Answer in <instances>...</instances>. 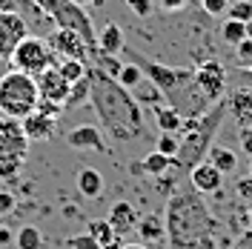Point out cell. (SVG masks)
Instances as JSON below:
<instances>
[{
    "mask_svg": "<svg viewBox=\"0 0 252 249\" xmlns=\"http://www.w3.org/2000/svg\"><path fill=\"white\" fill-rule=\"evenodd\" d=\"M220 40L226 43V46L235 49L241 40H247V23H241V20H232V17H226L223 20V26H220Z\"/></svg>",
    "mask_w": 252,
    "mask_h": 249,
    "instance_id": "28",
    "label": "cell"
},
{
    "mask_svg": "<svg viewBox=\"0 0 252 249\" xmlns=\"http://www.w3.org/2000/svg\"><path fill=\"white\" fill-rule=\"evenodd\" d=\"M160 3H163V9H166V12H178V9H184V3H187V0H160Z\"/></svg>",
    "mask_w": 252,
    "mask_h": 249,
    "instance_id": "46",
    "label": "cell"
},
{
    "mask_svg": "<svg viewBox=\"0 0 252 249\" xmlns=\"http://www.w3.org/2000/svg\"><path fill=\"white\" fill-rule=\"evenodd\" d=\"M72 3H78V6H83V3H92V0H72Z\"/></svg>",
    "mask_w": 252,
    "mask_h": 249,
    "instance_id": "50",
    "label": "cell"
},
{
    "mask_svg": "<svg viewBox=\"0 0 252 249\" xmlns=\"http://www.w3.org/2000/svg\"><path fill=\"white\" fill-rule=\"evenodd\" d=\"M29 34V26H26V20L23 15H17V12H3L0 15V61H9L12 58V52L15 46Z\"/></svg>",
    "mask_w": 252,
    "mask_h": 249,
    "instance_id": "10",
    "label": "cell"
},
{
    "mask_svg": "<svg viewBox=\"0 0 252 249\" xmlns=\"http://www.w3.org/2000/svg\"><path fill=\"white\" fill-rule=\"evenodd\" d=\"M141 169L149 172V175H155V178H160V175H166L169 169H175V157H166L160 155V152H149V155H143L141 160Z\"/></svg>",
    "mask_w": 252,
    "mask_h": 249,
    "instance_id": "27",
    "label": "cell"
},
{
    "mask_svg": "<svg viewBox=\"0 0 252 249\" xmlns=\"http://www.w3.org/2000/svg\"><path fill=\"white\" fill-rule=\"evenodd\" d=\"M238 143H241V152H244L247 157H252V126H241Z\"/></svg>",
    "mask_w": 252,
    "mask_h": 249,
    "instance_id": "38",
    "label": "cell"
},
{
    "mask_svg": "<svg viewBox=\"0 0 252 249\" xmlns=\"http://www.w3.org/2000/svg\"><path fill=\"white\" fill-rule=\"evenodd\" d=\"M86 232H89L94 241L100 244V249H121V247H124V244H121V235L112 229L106 218L89 220V223H86Z\"/></svg>",
    "mask_w": 252,
    "mask_h": 249,
    "instance_id": "19",
    "label": "cell"
},
{
    "mask_svg": "<svg viewBox=\"0 0 252 249\" xmlns=\"http://www.w3.org/2000/svg\"><path fill=\"white\" fill-rule=\"evenodd\" d=\"M58 72H61L63 78L69 80V83H75V80H80L86 72H89V63L83 61H72V58H58Z\"/></svg>",
    "mask_w": 252,
    "mask_h": 249,
    "instance_id": "29",
    "label": "cell"
},
{
    "mask_svg": "<svg viewBox=\"0 0 252 249\" xmlns=\"http://www.w3.org/2000/svg\"><path fill=\"white\" fill-rule=\"evenodd\" d=\"M15 241V235H12V229L9 226H0V247H9Z\"/></svg>",
    "mask_w": 252,
    "mask_h": 249,
    "instance_id": "45",
    "label": "cell"
},
{
    "mask_svg": "<svg viewBox=\"0 0 252 249\" xmlns=\"http://www.w3.org/2000/svg\"><path fill=\"white\" fill-rule=\"evenodd\" d=\"M23 163H26V155L0 146V181H15L17 175L23 172Z\"/></svg>",
    "mask_w": 252,
    "mask_h": 249,
    "instance_id": "22",
    "label": "cell"
},
{
    "mask_svg": "<svg viewBox=\"0 0 252 249\" xmlns=\"http://www.w3.org/2000/svg\"><path fill=\"white\" fill-rule=\"evenodd\" d=\"M106 220H109L112 229L124 238V235L135 232V226H138V220H141V212L135 209V203L115 201L112 203V209H109V215H106Z\"/></svg>",
    "mask_w": 252,
    "mask_h": 249,
    "instance_id": "13",
    "label": "cell"
},
{
    "mask_svg": "<svg viewBox=\"0 0 252 249\" xmlns=\"http://www.w3.org/2000/svg\"><path fill=\"white\" fill-rule=\"evenodd\" d=\"M37 92L43 100H52V103H61L66 106V97H69V89H72V83L63 78L61 72H58V66H49L46 72H40L37 75Z\"/></svg>",
    "mask_w": 252,
    "mask_h": 249,
    "instance_id": "12",
    "label": "cell"
},
{
    "mask_svg": "<svg viewBox=\"0 0 252 249\" xmlns=\"http://www.w3.org/2000/svg\"><path fill=\"white\" fill-rule=\"evenodd\" d=\"M250 178H252V163H250Z\"/></svg>",
    "mask_w": 252,
    "mask_h": 249,
    "instance_id": "53",
    "label": "cell"
},
{
    "mask_svg": "<svg viewBox=\"0 0 252 249\" xmlns=\"http://www.w3.org/2000/svg\"><path fill=\"white\" fill-rule=\"evenodd\" d=\"M235 55H238L244 63L252 61V40H250V37H247V40H241V43L235 46Z\"/></svg>",
    "mask_w": 252,
    "mask_h": 249,
    "instance_id": "40",
    "label": "cell"
},
{
    "mask_svg": "<svg viewBox=\"0 0 252 249\" xmlns=\"http://www.w3.org/2000/svg\"><path fill=\"white\" fill-rule=\"evenodd\" d=\"M12 66L17 72H26L32 78H37L40 72H46L49 66L58 63V55L52 52V46L46 43V37H37V34H26L12 52Z\"/></svg>",
    "mask_w": 252,
    "mask_h": 249,
    "instance_id": "5",
    "label": "cell"
},
{
    "mask_svg": "<svg viewBox=\"0 0 252 249\" xmlns=\"http://www.w3.org/2000/svg\"><path fill=\"white\" fill-rule=\"evenodd\" d=\"M189 184H192L195 192H201V195H212V192H220L223 175H220L209 160H204V163H198L195 169L189 172Z\"/></svg>",
    "mask_w": 252,
    "mask_h": 249,
    "instance_id": "14",
    "label": "cell"
},
{
    "mask_svg": "<svg viewBox=\"0 0 252 249\" xmlns=\"http://www.w3.org/2000/svg\"><path fill=\"white\" fill-rule=\"evenodd\" d=\"M124 46H126L124 29L118 23H106L100 29V34H97V52H103V55H121Z\"/></svg>",
    "mask_w": 252,
    "mask_h": 249,
    "instance_id": "20",
    "label": "cell"
},
{
    "mask_svg": "<svg viewBox=\"0 0 252 249\" xmlns=\"http://www.w3.org/2000/svg\"><path fill=\"white\" fill-rule=\"evenodd\" d=\"M192 249H218V247H215V238H212V235H204V238H201Z\"/></svg>",
    "mask_w": 252,
    "mask_h": 249,
    "instance_id": "44",
    "label": "cell"
},
{
    "mask_svg": "<svg viewBox=\"0 0 252 249\" xmlns=\"http://www.w3.org/2000/svg\"><path fill=\"white\" fill-rule=\"evenodd\" d=\"M226 112H229V103H226V100H215V103L201 115L198 126H195L192 132H187L184 140H181V149H178V155H175V169L192 172L198 163H204L206 155H209V149H212V140H215V135H218L220 126H223Z\"/></svg>",
    "mask_w": 252,
    "mask_h": 249,
    "instance_id": "3",
    "label": "cell"
},
{
    "mask_svg": "<svg viewBox=\"0 0 252 249\" xmlns=\"http://www.w3.org/2000/svg\"><path fill=\"white\" fill-rule=\"evenodd\" d=\"M121 249H149V247H143V244H124Z\"/></svg>",
    "mask_w": 252,
    "mask_h": 249,
    "instance_id": "48",
    "label": "cell"
},
{
    "mask_svg": "<svg viewBox=\"0 0 252 249\" xmlns=\"http://www.w3.org/2000/svg\"><path fill=\"white\" fill-rule=\"evenodd\" d=\"M158 192H160V195H175V189H178V181H175V178H163V175H160V184H158Z\"/></svg>",
    "mask_w": 252,
    "mask_h": 249,
    "instance_id": "41",
    "label": "cell"
},
{
    "mask_svg": "<svg viewBox=\"0 0 252 249\" xmlns=\"http://www.w3.org/2000/svg\"><path fill=\"white\" fill-rule=\"evenodd\" d=\"M32 3H34V6H37L43 15H52V9L58 6V0H32Z\"/></svg>",
    "mask_w": 252,
    "mask_h": 249,
    "instance_id": "43",
    "label": "cell"
},
{
    "mask_svg": "<svg viewBox=\"0 0 252 249\" xmlns=\"http://www.w3.org/2000/svg\"><path fill=\"white\" fill-rule=\"evenodd\" d=\"M206 160H209L220 175H232V172L238 169L235 152H232V149H226V146H212V149H209V155H206Z\"/></svg>",
    "mask_w": 252,
    "mask_h": 249,
    "instance_id": "25",
    "label": "cell"
},
{
    "mask_svg": "<svg viewBox=\"0 0 252 249\" xmlns=\"http://www.w3.org/2000/svg\"><path fill=\"white\" fill-rule=\"evenodd\" d=\"M52 20H55V26L58 29H69L80 34L83 40H86V46L89 49H97V34H94V26H92V17L86 15V9L78 6V3H72V0H58V6L52 9Z\"/></svg>",
    "mask_w": 252,
    "mask_h": 249,
    "instance_id": "7",
    "label": "cell"
},
{
    "mask_svg": "<svg viewBox=\"0 0 252 249\" xmlns=\"http://www.w3.org/2000/svg\"><path fill=\"white\" fill-rule=\"evenodd\" d=\"M247 218H250V223H252V203H250V215H247Z\"/></svg>",
    "mask_w": 252,
    "mask_h": 249,
    "instance_id": "51",
    "label": "cell"
},
{
    "mask_svg": "<svg viewBox=\"0 0 252 249\" xmlns=\"http://www.w3.org/2000/svg\"><path fill=\"white\" fill-rule=\"evenodd\" d=\"M37 100H40V92H37V80L32 75L12 69L0 78V112H3V118L23 121L26 115L37 109Z\"/></svg>",
    "mask_w": 252,
    "mask_h": 249,
    "instance_id": "4",
    "label": "cell"
},
{
    "mask_svg": "<svg viewBox=\"0 0 252 249\" xmlns=\"http://www.w3.org/2000/svg\"><path fill=\"white\" fill-rule=\"evenodd\" d=\"M46 43L52 46V52H55L58 58H72V61L89 63V55H92V49L86 46V40H83L80 34H75V31H69V29H55L46 37Z\"/></svg>",
    "mask_w": 252,
    "mask_h": 249,
    "instance_id": "9",
    "label": "cell"
},
{
    "mask_svg": "<svg viewBox=\"0 0 252 249\" xmlns=\"http://www.w3.org/2000/svg\"><path fill=\"white\" fill-rule=\"evenodd\" d=\"M152 115H155V124L160 132H181V126H184V115L175 109V106H155L152 109Z\"/></svg>",
    "mask_w": 252,
    "mask_h": 249,
    "instance_id": "24",
    "label": "cell"
},
{
    "mask_svg": "<svg viewBox=\"0 0 252 249\" xmlns=\"http://www.w3.org/2000/svg\"><path fill=\"white\" fill-rule=\"evenodd\" d=\"M78 192L83 198H100V192H103V175L94 169V166H83L78 172Z\"/></svg>",
    "mask_w": 252,
    "mask_h": 249,
    "instance_id": "21",
    "label": "cell"
},
{
    "mask_svg": "<svg viewBox=\"0 0 252 249\" xmlns=\"http://www.w3.org/2000/svg\"><path fill=\"white\" fill-rule=\"evenodd\" d=\"M0 146L20 152V155H29V138L17 118H0Z\"/></svg>",
    "mask_w": 252,
    "mask_h": 249,
    "instance_id": "15",
    "label": "cell"
},
{
    "mask_svg": "<svg viewBox=\"0 0 252 249\" xmlns=\"http://www.w3.org/2000/svg\"><path fill=\"white\" fill-rule=\"evenodd\" d=\"M132 97H135L141 106H149V109H155V106H163V97H166V94L160 92V89H158L152 80L143 78L141 83L132 89Z\"/></svg>",
    "mask_w": 252,
    "mask_h": 249,
    "instance_id": "23",
    "label": "cell"
},
{
    "mask_svg": "<svg viewBox=\"0 0 252 249\" xmlns=\"http://www.w3.org/2000/svg\"><path fill=\"white\" fill-rule=\"evenodd\" d=\"M15 244H17V249H43V235H40L37 226L26 223V226H20V232L15 235Z\"/></svg>",
    "mask_w": 252,
    "mask_h": 249,
    "instance_id": "30",
    "label": "cell"
},
{
    "mask_svg": "<svg viewBox=\"0 0 252 249\" xmlns=\"http://www.w3.org/2000/svg\"><path fill=\"white\" fill-rule=\"evenodd\" d=\"M160 155H166V157H175L178 155V149H181V138L175 135V132H160L158 135V146H155Z\"/></svg>",
    "mask_w": 252,
    "mask_h": 249,
    "instance_id": "32",
    "label": "cell"
},
{
    "mask_svg": "<svg viewBox=\"0 0 252 249\" xmlns=\"http://www.w3.org/2000/svg\"><path fill=\"white\" fill-rule=\"evenodd\" d=\"M192 83L198 86V92L204 94L209 103H215L220 100V94L226 89V69H223V63L220 61H204L195 72H192Z\"/></svg>",
    "mask_w": 252,
    "mask_h": 249,
    "instance_id": "8",
    "label": "cell"
},
{
    "mask_svg": "<svg viewBox=\"0 0 252 249\" xmlns=\"http://www.w3.org/2000/svg\"><path fill=\"white\" fill-rule=\"evenodd\" d=\"M89 94H92V78H89V72L83 75L80 80H75L72 83V89H69V97H66V106L63 109H78V106H83V103H89Z\"/></svg>",
    "mask_w": 252,
    "mask_h": 249,
    "instance_id": "26",
    "label": "cell"
},
{
    "mask_svg": "<svg viewBox=\"0 0 252 249\" xmlns=\"http://www.w3.org/2000/svg\"><path fill=\"white\" fill-rule=\"evenodd\" d=\"M229 103V115L235 118L241 126H252V86H241L232 92Z\"/></svg>",
    "mask_w": 252,
    "mask_h": 249,
    "instance_id": "18",
    "label": "cell"
},
{
    "mask_svg": "<svg viewBox=\"0 0 252 249\" xmlns=\"http://www.w3.org/2000/svg\"><path fill=\"white\" fill-rule=\"evenodd\" d=\"M115 80H118L124 89H129V92H132V89H135V86L143 80V72L132 61H129V63H124V66H121V72H118V78H115Z\"/></svg>",
    "mask_w": 252,
    "mask_h": 249,
    "instance_id": "31",
    "label": "cell"
},
{
    "mask_svg": "<svg viewBox=\"0 0 252 249\" xmlns=\"http://www.w3.org/2000/svg\"><path fill=\"white\" fill-rule=\"evenodd\" d=\"M124 52H126V58H129V61L143 72V78L152 80V83H155L166 97L175 94L181 86L192 83V72H187V69H175V66H163V63H158V61H149V58L138 55L135 49H129V46H124Z\"/></svg>",
    "mask_w": 252,
    "mask_h": 249,
    "instance_id": "6",
    "label": "cell"
},
{
    "mask_svg": "<svg viewBox=\"0 0 252 249\" xmlns=\"http://www.w3.org/2000/svg\"><path fill=\"white\" fill-rule=\"evenodd\" d=\"M89 78H92L89 103H92L94 115L100 121L103 135H109L118 143L143 138L146 135V118H143V106L132 97V92L94 66H89Z\"/></svg>",
    "mask_w": 252,
    "mask_h": 249,
    "instance_id": "1",
    "label": "cell"
},
{
    "mask_svg": "<svg viewBox=\"0 0 252 249\" xmlns=\"http://www.w3.org/2000/svg\"><path fill=\"white\" fill-rule=\"evenodd\" d=\"M201 6H204L206 15L218 17V15H226V9H229V0H201Z\"/></svg>",
    "mask_w": 252,
    "mask_h": 249,
    "instance_id": "36",
    "label": "cell"
},
{
    "mask_svg": "<svg viewBox=\"0 0 252 249\" xmlns=\"http://www.w3.org/2000/svg\"><path fill=\"white\" fill-rule=\"evenodd\" d=\"M66 247H69V249H100V244L86 232V235H75V238H69V241H66Z\"/></svg>",
    "mask_w": 252,
    "mask_h": 249,
    "instance_id": "34",
    "label": "cell"
},
{
    "mask_svg": "<svg viewBox=\"0 0 252 249\" xmlns=\"http://www.w3.org/2000/svg\"><path fill=\"white\" fill-rule=\"evenodd\" d=\"M126 6H129L138 17H149L152 15V0H126Z\"/></svg>",
    "mask_w": 252,
    "mask_h": 249,
    "instance_id": "39",
    "label": "cell"
},
{
    "mask_svg": "<svg viewBox=\"0 0 252 249\" xmlns=\"http://www.w3.org/2000/svg\"><path fill=\"white\" fill-rule=\"evenodd\" d=\"M66 143L72 146V149H80V152H109V146H106V138H103V129L94 124H80L75 129H69L66 132Z\"/></svg>",
    "mask_w": 252,
    "mask_h": 249,
    "instance_id": "11",
    "label": "cell"
},
{
    "mask_svg": "<svg viewBox=\"0 0 252 249\" xmlns=\"http://www.w3.org/2000/svg\"><path fill=\"white\" fill-rule=\"evenodd\" d=\"M235 195L241 198L244 203H252V178H238L235 181Z\"/></svg>",
    "mask_w": 252,
    "mask_h": 249,
    "instance_id": "35",
    "label": "cell"
},
{
    "mask_svg": "<svg viewBox=\"0 0 252 249\" xmlns=\"http://www.w3.org/2000/svg\"><path fill=\"white\" fill-rule=\"evenodd\" d=\"M247 69H250V72H252V61H250V63H247Z\"/></svg>",
    "mask_w": 252,
    "mask_h": 249,
    "instance_id": "52",
    "label": "cell"
},
{
    "mask_svg": "<svg viewBox=\"0 0 252 249\" xmlns=\"http://www.w3.org/2000/svg\"><path fill=\"white\" fill-rule=\"evenodd\" d=\"M20 124H23V132H26L29 143L32 140H52L55 132H58V118H49V115H40V112L26 115Z\"/></svg>",
    "mask_w": 252,
    "mask_h": 249,
    "instance_id": "16",
    "label": "cell"
},
{
    "mask_svg": "<svg viewBox=\"0 0 252 249\" xmlns=\"http://www.w3.org/2000/svg\"><path fill=\"white\" fill-rule=\"evenodd\" d=\"M3 12H17V3L15 0H0V15Z\"/></svg>",
    "mask_w": 252,
    "mask_h": 249,
    "instance_id": "47",
    "label": "cell"
},
{
    "mask_svg": "<svg viewBox=\"0 0 252 249\" xmlns=\"http://www.w3.org/2000/svg\"><path fill=\"white\" fill-rule=\"evenodd\" d=\"M34 112H40V115H49V118H61L63 112V106L61 103H52V100H43V97H40V100H37V109Z\"/></svg>",
    "mask_w": 252,
    "mask_h": 249,
    "instance_id": "37",
    "label": "cell"
},
{
    "mask_svg": "<svg viewBox=\"0 0 252 249\" xmlns=\"http://www.w3.org/2000/svg\"><path fill=\"white\" fill-rule=\"evenodd\" d=\"M247 37L252 40V20H247Z\"/></svg>",
    "mask_w": 252,
    "mask_h": 249,
    "instance_id": "49",
    "label": "cell"
},
{
    "mask_svg": "<svg viewBox=\"0 0 252 249\" xmlns=\"http://www.w3.org/2000/svg\"><path fill=\"white\" fill-rule=\"evenodd\" d=\"M135 232L141 235L143 247H155V244H163L166 241V223H163V215L160 212H149V215H141Z\"/></svg>",
    "mask_w": 252,
    "mask_h": 249,
    "instance_id": "17",
    "label": "cell"
},
{
    "mask_svg": "<svg viewBox=\"0 0 252 249\" xmlns=\"http://www.w3.org/2000/svg\"><path fill=\"white\" fill-rule=\"evenodd\" d=\"M166 241L172 249H192L204 235H212L218 220L204 203L201 192H175L166 201Z\"/></svg>",
    "mask_w": 252,
    "mask_h": 249,
    "instance_id": "2",
    "label": "cell"
},
{
    "mask_svg": "<svg viewBox=\"0 0 252 249\" xmlns=\"http://www.w3.org/2000/svg\"><path fill=\"white\" fill-rule=\"evenodd\" d=\"M226 17H232V20H241V23L252 20V0H235V3H229V9H226Z\"/></svg>",
    "mask_w": 252,
    "mask_h": 249,
    "instance_id": "33",
    "label": "cell"
},
{
    "mask_svg": "<svg viewBox=\"0 0 252 249\" xmlns=\"http://www.w3.org/2000/svg\"><path fill=\"white\" fill-rule=\"evenodd\" d=\"M12 209H15V195L12 192H0V215H6Z\"/></svg>",
    "mask_w": 252,
    "mask_h": 249,
    "instance_id": "42",
    "label": "cell"
}]
</instances>
